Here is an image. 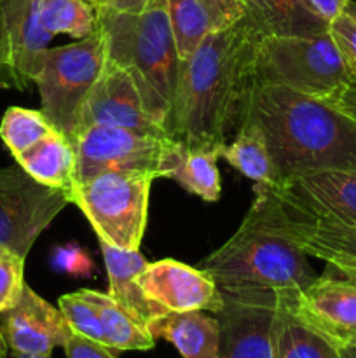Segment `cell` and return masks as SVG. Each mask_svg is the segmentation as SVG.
Returning <instances> with one entry per match:
<instances>
[{
  "label": "cell",
  "mask_w": 356,
  "mask_h": 358,
  "mask_svg": "<svg viewBox=\"0 0 356 358\" xmlns=\"http://www.w3.org/2000/svg\"><path fill=\"white\" fill-rule=\"evenodd\" d=\"M6 339H3V334H2V329H0V358H6Z\"/></svg>",
  "instance_id": "cell-40"
},
{
  "label": "cell",
  "mask_w": 356,
  "mask_h": 358,
  "mask_svg": "<svg viewBox=\"0 0 356 358\" xmlns=\"http://www.w3.org/2000/svg\"><path fill=\"white\" fill-rule=\"evenodd\" d=\"M40 20L52 37L66 34L80 41L96 30L98 7L89 0H40Z\"/></svg>",
  "instance_id": "cell-27"
},
{
  "label": "cell",
  "mask_w": 356,
  "mask_h": 358,
  "mask_svg": "<svg viewBox=\"0 0 356 358\" xmlns=\"http://www.w3.org/2000/svg\"><path fill=\"white\" fill-rule=\"evenodd\" d=\"M251 208L262 222L278 231L311 257L327 262L335 271L356 278V226L334 222L281 198L269 185L255 184Z\"/></svg>",
  "instance_id": "cell-9"
},
{
  "label": "cell",
  "mask_w": 356,
  "mask_h": 358,
  "mask_svg": "<svg viewBox=\"0 0 356 358\" xmlns=\"http://www.w3.org/2000/svg\"><path fill=\"white\" fill-rule=\"evenodd\" d=\"M96 27L107 42L108 59L133 77L147 114L163 126L173 105L180 66L168 0H150L140 13L100 6Z\"/></svg>",
  "instance_id": "cell-3"
},
{
  "label": "cell",
  "mask_w": 356,
  "mask_h": 358,
  "mask_svg": "<svg viewBox=\"0 0 356 358\" xmlns=\"http://www.w3.org/2000/svg\"><path fill=\"white\" fill-rule=\"evenodd\" d=\"M328 101H332L335 107H339L342 112L351 115V117L356 121V87L355 86H348L346 90H342L341 93L335 94V96L328 98Z\"/></svg>",
  "instance_id": "cell-35"
},
{
  "label": "cell",
  "mask_w": 356,
  "mask_h": 358,
  "mask_svg": "<svg viewBox=\"0 0 356 358\" xmlns=\"http://www.w3.org/2000/svg\"><path fill=\"white\" fill-rule=\"evenodd\" d=\"M150 0H107L105 6L115 10H126V13H140L145 9Z\"/></svg>",
  "instance_id": "cell-36"
},
{
  "label": "cell",
  "mask_w": 356,
  "mask_h": 358,
  "mask_svg": "<svg viewBox=\"0 0 356 358\" xmlns=\"http://www.w3.org/2000/svg\"><path fill=\"white\" fill-rule=\"evenodd\" d=\"M149 331L156 339L171 343L184 358H222L218 320L206 311L166 313Z\"/></svg>",
  "instance_id": "cell-20"
},
{
  "label": "cell",
  "mask_w": 356,
  "mask_h": 358,
  "mask_svg": "<svg viewBox=\"0 0 356 358\" xmlns=\"http://www.w3.org/2000/svg\"><path fill=\"white\" fill-rule=\"evenodd\" d=\"M255 73L257 84L288 87L320 100H328L351 86L330 31L262 37Z\"/></svg>",
  "instance_id": "cell-5"
},
{
  "label": "cell",
  "mask_w": 356,
  "mask_h": 358,
  "mask_svg": "<svg viewBox=\"0 0 356 358\" xmlns=\"http://www.w3.org/2000/svg\"><path fill=\"white\" fill-rule=\"evenodd\" d=\"M264 34L244 13L208 35L178 66L175 98L163 129L185 147H223L246 117L257 84L255 62Z\"/></svg>",
  "instance_id": "cell-1"
},
{
  "label": "cell",
  "mask_w": 356,
  "mask_h": 358,
  "mask_svg": "<svg viewBox=\"0 0 356 358\" xmlns=\"http://www.w3.org/2000/svg\"><path fill=\"white\" fill-rule=\"evenodd\" d=\"M98 311L101 329L105 334V345L119 352H149L156 346V338L149 329L135 320L126 310H122L110 297V294H101L98 290H79Z\"/></svg>",
  "instance_id": "cell-23"
},
{
  "label": "cell",
  "mask_w": 356,
  "mask_h": 358,
  "mask_svg": "<svg viewBox=\"0 0 356 358\" xmlns=\"http://www.w3.org/2000/svg\"><path fill=\"white\" fill-rule=\"evenodd\" d=\"M93 124L121 126V128L140 129V131L164 133L163 126L157 124L147 114L142 94H140L133 77L122 66L115 65L108 58L100 79L91 90L82 112H80L77 135Z\"/></svg>",
  "instance_id": "cell-14"
},
{
  "label": "cell",
  "mask_w": 356,
  "mask_h": 358,
  "mask_svg": "<svg viewBox=\"0 0 356 358\" xmlns=\"http://www.w3.org/2000/svg\"><path fill=\"white\" fill-rule=\"evenodd\" d=\"M68 203V192L40 184L17 163L0 168V247L27 259Z\"/></svg>",
  "instance_id": "cell-10"
},
{
  "label": "cell",
  "mask_w": 356,
  "mask_h": 358,
  "mask_svg": "<svg viewBox=\"0 0 356 358\" xmlns=\"http://www.w3.org/2000/svg\"><path fill=\"white\" fill-rule=\"evenodd\" d=\"M14 159L31 178L49 187L61 189L70 196L75 184L77 154L72 140L58 129L14 156Z\"/></svg>",
  "instance_id": "cell-21"
},
{
  "label": "cell",
  "mask_w": 356,
  "mask_h": 358,
  "mask_svg": "<svg viewBox=\"0 0 356 358\" xmlns=\"http://www.w3.org/2000/svg\"><path fill=\"white\" fill-rule=\"evenodd\" d=\"M58 308L63 317L66 318V322H68L72 332L105 345V334L96 308L82 294H65V296L59 297Z\"/></svg>",
  "instance_id": "cell-29"
},
{
  "label": "cell",
  "mask_w": 356,
  "mask_h": 358,
  "mask_svg": "<svg viewBox=\"0 0 356 358\" xmlns=\"http://www.w3.org/2000/svg\"><path fill=\"white\" fill-rule=\"evenodd\" d=\"M348 2L349 0H300V6H302L311 16H314L316 20H320L321 23L330 27L332 21L344 13V7Z\"/></svg>",
  "instance_id": "cell-34"
},
{
  "label": "cell",
  "mask_w": 356,
  "mask_h": 358,
  "mask_svg": "<svg viewBox=\"0 0 356 358\" xmlns=\"http://www.w3.org/2000/svg\"><path fill=\"white\" fill-rule=\"evenodd\" d=\"M216 313L222 358H274L278 290L262 287H220Z\"/></svg>",
  "instance_id": "cell-11"
},
{
  "label": "cell",
  "mask_w": 356,
  "mask_h": 358,
  "mask_svg": "<svg viewBox=\"0 0 356 358\" xmlns=\"http://www.w3.org/2000/svg\"><path fill=\"white\" fill-rule=\"evenodd\" d=\"M89 2L94 3L96 7H100V6H105V2H107V0H89Z\"/></svg>",
  "instance_id": "cell-42"
},
{
  "label": "cell",
  "mask_w": 356,
  "mask_h": 358,
  "mask_svg": "<svg viewBox=\"0 0 356 358\" xmlns=\"http://www.w3.org/2000/svg\"><path fill=\"white\" fill-rule=\"evenodd\" d=\"M274 358H342L334 343L295 313L293 290H278Z\"/></svg>",
  "instance_id": "cell-22"
},
{
  "label": "cell",
  "mask_w": 356,
  "mask_h": 358,
  "mask_svg": "<svg viewBox=\"0 0 356 358\" xmlns=\"http://www.w3.org/2000/svg\"><path fill=\"white\" fill-rule=\"evenodd\" d=\"M330 268V266H328ZM330 271L293 292V310L337 348L356 338V278Z\"/></svg>",
  "instance_id": "cell-12"
},
{
  "label": "cell",
  "mask_w": 356,
  "mask_h": 358,
  "mask_svg": "<svg viewBox=\"0 0 356 358\" xmlns=\"http://www.w3.org/2000/svg\"><path fill=\"white\" fill-rule=\"evenodd\" d=\"M342 358H356V338L351 339L348 345H344L342 348H339Z\"/></svg>",
  "instance_id": "cell-38"
},
{
  "label": "cell",
  "mask_w": 356,
  "mask_h": 358,
  "mask_svg": "<svg viewBox=\"0 0 356 358\" xmlns=\"http://www.w3.org/2000/svg\"><path fill=\"white\" fill-rule=\"evenodd\" d=\"M222 157L255 184L269 187L274 185L267 142L262 129L255 122L244 119L239 131L236 133V138L223 145Z\"/></svg>",
  "instance_id": "cell-25"
},
{
  "label": "cell",
  "mask_w": 356,
  "mask_h": 358,
  "mask_svg": "<svg viewBox=\"0 0 356 358\" xmlns=\"http://www.w3.org/2000/svg\"><path fill=\"white\" fill-rule=\"evenodd\" d=\"M246 14L267 35H316L328 31V24L311 16L300 0H251Z\"/></svg>",
  "instance_id": "cell-24"
},
{
  "label": "cell",
  "mask_w": 356,
  "mask_h": 358,
  "mask_svg": "<svg viewBox=\"0 0 356 358\" xmlns=\"http://www.w3.org/2000/svg\"><path fill=\"white\" fill-rule=\"evenodd\" d=\"M262 129L279 187L318 170H356V121L332 101L255 84L246 117Z\"/></svg>",
  "instance_id": "cell-2"
},
{
  "label": "cell",
  "mask_w": 356,
  "mask_h": 358,
  "mask_svg": "<svg viewBox=\"0 0 356 358\" xmlns=\"http://www.w3.org/2000/svg\"><path fill=\"white\" fill-rule=\"evenodd\" d=\"M54 129L56 128L47 121L42 110L9 107L0 122V138L10 150V154L17 156Z\"/></svg>",
  "instance_id": "cell-28"
},
{
  "label": "cell",
  "mask_w": 356,
  "mask_h": 358,
  "mask_svg": "<svg viewBox=\"0 0 356 358\" xmlns=\"http://www.w3.org/2000/svg\"><path fill=\"white\" fill-rule=\"evenodd\" d=\"M307 257L293 241L265 226L250 206L239 229L202 259L199 269L208 273L218 287L300 292L318 276Z\"/></svg>",
  "instance_id": "cell-4"
},
{
  "label": "cell",
  "mask_w": 356,
  "mask_h": 358,
  "mask_svg": "<svg viewBox=\"0 0 356 358\" xmlns=\"http://www.w3.org/2000/svg\"><path fill=\"white\" fill-rule=\"evenodd\" d=\"M154 180L145 173L103 171L77 180L70 191V203L86 215L98 240L122 250H138Z\"/></svg>",
  "instance_id": "cell-8"
},
{
  "label": "cell",
  "mask_w": 356,
  "mask_h": 358,
  "mask_svg": "<svg viewBox=\"0 0 356 358\" xmlns=\"http://www.w3.org/2000/svg\"><path fill=\"white\" fill-rule=\"evenodd\" d=\"M344 13L348 14L349 17H353V20L356 21V2H355V0H349V2L346 3V7H344Z\"/></svg>",
  "instance_id": "cell-39"
},
{
  "label": "cell",
  "mask_w": 356,
  "mask_h": 358,
  "mask_svg": "<svg viewBox=\"0 0 356 358\" xmlns=\"http://www.w3.org/2000/svg\"><path fill=\"white\" fill-rule=\"evenodd\" d=\"M244 13L246 6L241 0H168L180 62L187 59L208 35L232 27Z\"/></svg>",
  "instance_id": "cell-18"
},
{
  "label": "cell",
  "mask_w": 356,
  "mask_h": 358,
  "mask_svg": "<svg viewBox=\"0 0 356 358\" xmlns=\"http://www.w3.org/2000/svg\"><path fill=\"white\" fill-rule=\"evenodd\" d=\"M63 350L66 358H117L107 345L84 338L75 332H72V336L66 339Z\"/></svg>",
  "instance_id": "cell-33"
},
{
  "label": "cell",
  "mask_w": 356,
  "mask_h": 358,
  "mask_svg": "<svg viewBox=\"0 0 356 358\" xmlns=\"http://www.w3.org/2000/svg\"><path fill=\"white\" fill-rule=\"evenodd\" d=\"M2 334L13 353L51 355L72 336L68 322L59 308L24 285L16 306L2 313Z\"/></svg>",
  "instance_id": "cell-15"
},
{
  "label": "cell",
  "mask_w": 356,
  "mask_h": 358,
  "mask_svg": "<svg viewBox=\"0 0 356 358\" xmlns=\"http://www.w3.org/2000/svg\"><path fill=\"white\" fill-rule=\"evenodd\" d=\"M107 42L100 28L86 38L45 49L38 56L34 83L40 110L68 140L75 138L80 112L107 65Z\"/></svg>",
  "instance_id": "cell-6"
},
{
  "label": "cell",
  "mask_w": 356,
  "mask_h": 358,
  "mask_svg": "<svg viewBox=\"0 0 356 358\" xmlns=\"http://www.w3.org/2000/svg\"><path fill=\"white\" fill-rule=\"evenodd\" d=\"M0 24L10 87L24 90L52 38L42 24L40 0H0Z\"/></svg>",
  "instance_id": "cell-16"
},
{
  "label": "cell",
  "mask_w": 356,
  "mask_h": 358,
  "mask_svg": "<svg viewBox=\"0 0 356 358\" xmlns=\"http://www.w3.org/2000/svg\"><path fill=\"white\" fill-rule=\"evenodd\" d=\"M24 285V257L0 247V315L16 306Z\"/></svg>",
  "instance_id": "cell-30"
},
{
  "label": "cell",
  "mask_w": 356,
  "mask_h": 358,
  "mask_svg": "<svg viewBox=\"0 0 356 358\" xmlns=\"http://www.w3.org/2000/svg\"><path fill=\"white\" fill-rule=\"evenodd\" d=\"M0 87H10V79H9V72H7V63H6V49H3L2 24H0Z\"/></svg>",
  "instance_id": "cell-37"
},
{
  "label": "cell",
  "mask_w": 356,
  "mask_h": 358,
  "mask_svg": "<svg viewBox=\"0 0 356 358\" xmlns=\"http://www.w3.org/2000/svg\"><path fill=\"white\" fill-rule=\"evenodd\" d=\"M98 241H100L108 283H110L108 294L138 324L149 329L157 318L166 315L163 308L147 299L138 283L140 273L145 269L149 262L143 259V255L138 250H122V248L112 247L103 240Z\"/></svg>",
  "instance_id": "cell-19"
},
{
  "label": "cell",
  "mask_w": 356,
  "mask_h": 358,
  "mask_svg": "<svg viewBox=\"0 0 356 358\" xmlns=\"http://www.w3.org/2000/svg\"><path fill=\"white\" fill-rule=\"evenodd\" d=\"M14 358H52L51 355H28V353H14Z\"/></svg>",
  "instance_id": "cell-41"
},
{
  "label": "cell",
  "mask_w": 356,
  "mask_h": 358,
  "mask_svg": "<svg viewBox=\"0 0 356 358\" xmlns=\"http://www.w3.org/2000/svg\"><path fill=\"white\" fill-rule=\"evenodd\" d=\"M138 283L147 299L166 313L209 311L216 315L223 306L222 290L208 273L175 259L149 262L140 273Z\"/></svg>",
  "instance_id": "cell-13"
},
{
  "label": "cell",
  "mask_w": 356,
  "mask_h": 358,
  "mask_svg": "<svg viewBox=\"0 0 356 358\" xmlns=\"http://www.w3.org/2000/svg\"><path fill=\"white\" fill-rule=\"evenodd\" d=\"M51 262L58 271L66 273L73 278H91L96 271L94 262L87 255L80 245L65 243L61 247H56L51 255Z\"/></svg>",
  "instance_id": "cell-32"
},
{
  "label": "cell",
  "mask_w": 356,
  "mask_h": 358,
  "mask_svg": "<svg viewBox=\"0 0 356 358\" xmlns=\"http://www.w3.org/2000/svg\"><path fill=\"white\" fill-rule=\"evenodd\" d=\"M77 154L75 182L103 171L145 173L170 178L184 157L185 145L164 133L121 126L93 124L73 140Z\"/></svg>",
  "instance_id": "cell-7"
},
{
  "label": "cell",
  "mask_w": 356,
  "mask_h": 358,
  "mask_svg": "<svg viewBox=\"0 0 356 358\" xmlns=\"http://www.w3.org/2000/svg\"><path fill=\"white\" fill-rule=\"evenodd\" d=\"M223 147H185L180 164L171 175V180L205 201H218L222 194L216 161L222 157Z\"/></svg>",
  "instance_id": "cell-26"
},
{
  "label": "cell",
  "mask_w": 356,
  "mask_h": 358,
  "mask_svg": "<svg viewBox=\"0 0 356 358\" xmlns=\"http://www.w3.org/2000/svg\"><path fill=\"white\" fill-rule=\"evenodd\" d=\"M272 189L314 215L356 226V170L311 171Z\"/></svg>",
  "instance_id": "cell-17"
},
{
  "label": "cell",
  "mask_w": 356,
  "mask_h": 358,
  "mask_svg": "<svg viewBox=\"0 0 356 358\" xmlns=\"http://www.w3.org/2000/svg\"><path fill=\"white\" fill-rule=\"evenodd\" d=\"M241 2H243L244 6H246V3H248V2H251V0H241Z\"/></svg>",
  "instance_id": "cell-43"
},
{
  "label": "cell",
  "mask_w": 356,
  "mask_h": 358,
  "mask_svg": "<svg viewBox=\"0 0 356 358\" xmlns=\"http://www.w3.org/2000/svg\"><path fill=\"white\" fill-rule=\"evenodd\" d=\"M328 31L341 52V58L351 79V86L356 87V21L342 13L332 21Z\"/></svg>",
  "instance_id": "cell-31"
}]
</instances>
